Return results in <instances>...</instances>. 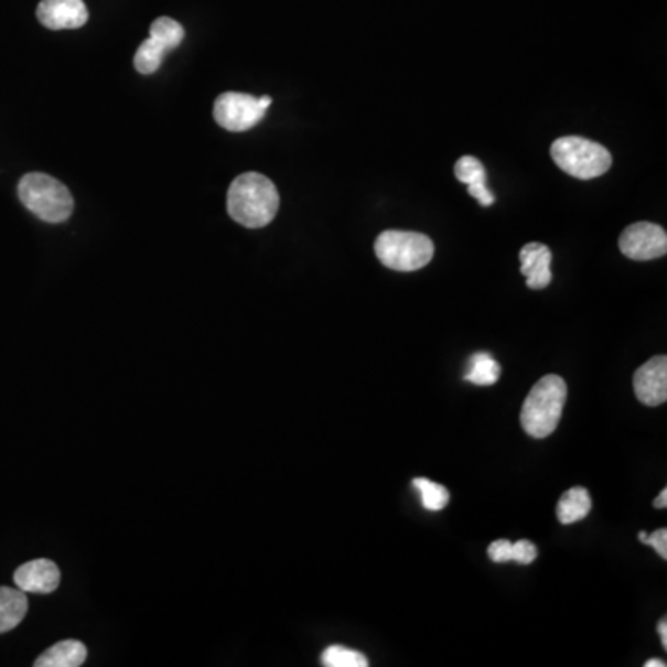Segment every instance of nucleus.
<instances>
[{
  "label": "nucleus",
  "mask_w": 667,
  "mask_h": 667,
  "mask_svg": "<svg viewBox=\"0 0 667 667\" xmlns=\"http://www.w3.org/2000/svg\"><path fill=\"white\" fill-rule=\"evenodd\" d=\"M60 569L53 560H32L15 571L13 582L24 593H53L60 587Z\"/></svg>",
  "instance_id": "nucleus-10"
},
{
  "label": "nucleus",
  "mask_w": 667,
  "mask_h": 667,
  "mask_svg": "<svg viewBox=\"0 0 667 667\" xmlns=\"http://www.w3.org/2000/svg\"><path fill=\"white\" fill-rule=\"evenodd\" d=\"M37 19L45 29L71 30L84 26L89 13L84 0H41Z\"/></svg>",
  "instance_id": "nucleus-9"
},
{
  "label": "nucleus",
  "mask_w": 667,
  "mask_h": 667,
  "mask_svg": "<svg viewBox=\"0 0 667 667\" xmlns=\"http://www.w3.org/2000/svg\"><path fill=\"white\" fill-rule=\"evenodd\" d=\"M413 487L421 495V503L427 510L440 512L449 505L451 495H449L448 487L435 484L429 478H413Z\"/></svg>",
  "instance_id": "nucleus-18"
},
{
  "label": "nucleus",
  "mask_w": 667,
  "mask_h": 667,
  "mask_svg": "<svg viewBox=\"0 0 667 667\" xmlns=\"http://www.w3.org/2000/svg\"><path fill=\"white\" fill-rule=\"evenodd\" d=\"M19 198L26 208L45 223H64L75 208L69 190L53 176L43 173L24 174L18 187Z\"/></svg>",
  "instance_id": "nucleus-3"
},
{
  "label": "nucleus",
  "mask_w": 667,
  "mask_h": 667,
  "mask_svg": "<svg viewBox=\"0 0 667 667\" xmlns=\"http://www.w3.org/2000/svg\"><path fill=\"white\" fill-rule=\"evenodd\" d=\"M86 645L76 639H65L53 645L35 660V667H78L86 661Z\"/></svg>",
  "instance_id": "nucleus-14"
},
{
  "label": "nucleus",
  "mask_w": 667,
  "mask_h": 667,
  "mask_svg": "<svg viewBox=\"0 0 667 667\" xmlns=\"http://www.w3.org/2000/svg\"><path fill=\"white\" fill-rule=\"evenodd\" d=\"M454 174L462 184L470 190L471 197H475L482 206H492L495 203L494 193L486 187V169L475 157H462L454 165Z\"/></svg>",
  "instance_id": "nucleus-12"
},
{
  "label": "nucleus",
  "mask_w": 667,
  "mask_h": 667,
  "mask_svg": "<svg viewBox=\"0 0 667 667\" xmlns=\"http://www.w3.org/2000/svg\"><path fill=\"white\" fill-rule=\"evenodd\" d=\"M26 612H29V599L23 590L0 587V634L18 627Z\"/></svg>",
  "instance_id": "nucleus-13"
},
{
  "label": "nucleus",
  "mask_w": 667,
  "mask_h": 667,
  "mask_svg": "<svg viewBox=\"0 0 667 667\" xmlns=\"http://www.w3.org/2000/svg\"><path fill=\"white\" fill-rule=\"evenodd\" d=\"M271 105L273 99L269 95L252 97L238 92H227L215 100V121L228 132H245L263 119Z\"/></svg>",
  "instance_id": "nucleus-6"
},
{
  "label": "nucleus",
  "mask_w": 667,
  "mask_h": 667,
  "mask_svg": "<svg viewBox=\"0 0 667 667\" xmlns=\"http://www.w3.org/2000/svg\"><path fill=\"white\" fill-rule=\"evenodd\" d=\"M644 546H650L658 552V557L661 560H667V530L666 528H658L653 534H647Z\"/></svg>",
  "instance_id": "nucleus-22"
},
{
  "label": "nucleus",
  "mask_w": 667,
  "mask_h": 667,
  "mask_svg": "<svg viewBox=\"0 0 667 667\" xmlns=\"http://www.w3.org/2000/svg\"><path fill=\"white\" fill-rule=\"evenodd\" d=\"M501 377V367L492 358V354L476 353L470 358V372L465 373V380L476 386H492Z\"/></svg>",
  "instance_id": "nucleus-17"
},
{
  "label": "nucleus",
  "mask_w": 667,
  "mask_h": 667,
  "mask_svg": "<svg viewBox=\"0 0 667 667\" xmlns=\"http://www.w3.org/2000/svg\"><path fill=\"white\" fill-rule=\"evenodd\" d=\"M321 664L325 667H367L366 656L358 650L348 649L343 645H331L323 650L321 655Z\"/></svg>",
  "instance_id": "nucleus-19"
},
{
  "label": "nucleus",
  "mask_w": 667,
  "mask_h": 667,
  "mask_svg": "<svg viewBox=\"0 0 667 667\" xmlns=\"http://www.w3.org/2000/svg\"><path fill=\"white\" fill-rule=\"evenodd\" d=\"M653 505H655V508H666L667 490H661L660 495H658V497H656L655 503H653Z\"/></svg>",
  "instance_id": "nucleus-24"
},
{
  "label": "nucleus",
  "mask_w": 667,
  "mask_h": 667,
  "mask_svg": "<svg viewBox=\"0 0 667 667\" xmlns=\"http://www.w3.org/2000/svg\"><path fill=\"white\" fill-rule=\"evenodd\" d=\"M634 391L645 407H660L667 400V358L655 356L634 373Z\"/></svg>",
  "instance_id": "nucleus-8"
},
{
  "label": "nucleus",
  "mask_w": 667,
  "mask_h": 667,
  "mask_svg": "<svg viewBox=\"0 0 667 667\" xmlns=\"http://www.w3.org/2000/svg\"><path fill=\"white\" fill-rule=\"evenodd\" d=\"M521 260V273L527 279V286L530 290H544L551 284L552 252L547 245L527 244L519 252Z\"/></svg>",
  "instance_id": "nucleus-11"
},
{
  "label": "nucleus",
  "mask_w": 667,
  "mask_h": 667,
  "mask_svg": "<svg viewBox=\"0 0 667 667\" xmlns=\"http://www.w3.org/2000/svg\"><path fill=\"white\" fill-rule=\"evenodd\" d=\"M592 510V499L584 487H571L560 497L557 506L558 521L573 525L584 519Z\"/></svg>",
  "instance_id": "nucleus-15"
},
{
  "label": "nucleus",
  "mask_w": 667,
  "mask_h": 667,
  "mask_svg": "<svg viewBox=\"0 0 667 667\" xmlns=\"http://www.w3.org/2000/svg\"><path fill=\"white\" fill-rule=\"evenodd\" d=\"M568 399V386L562 377L547 375L530 389L521 408V427L530 438L541 440L557 430Z\"/></svg>",
  "instance_id": "nucleus-2"
},
{
  "label": "nucleus",
  "mask_w": 667,
  "mask_h": 667,
  "mask_svg": "<svg viewBox=\"0 0 667 667\" xmlns=\"http://www.w3.org/2000/svg\"><path fill=\"white\" fill-rule=\"evenodd\" d=\"M638 538H639V541H642V544H644L645 538H647V532H639Z\"/></svg>",
  "instance_id": "nucleus-26"
},
{
  "label": "nucleus",
  "mask_w": 667,
  "mask_h": 667,
  "mask_svg": "<svg viewBox=\"0 0 667 667\" xmlns=\"http://www.w3.org/2000/svg\"><path fill=\"white\" fill-rule=\"evenodd\" d=\"M645 667H666V661L653 658V660L645 661Z\"/></svg>",
  "instance_id": "nucleus-25"
},
{
  "label": "nucleus",
  "mask_w": 667,
  "mask_h": 667,
  "mask_svg": "<svg viewBox=\"0 0 667 667\" xmlns=\"http://www.w3.org/2000/svg\"><path fill=\"white\" fill-rule=\"evenodd\" d=\"M487 555L497 563L512 562V541L495 540L487 547Z\"/></svg>",
  "instance_id": "nucleus-21"
},
{
  "label": "nucleus",
  "mask_w": 667,
  "mask_h": 667,
  "mask_svg": "<svg viewBox=\"0 0 667 667\" xmlns=\"http://www.w3.org/2000/svg\"><path fill=\"white\" fill-rule=\"evenodd\" d=\"M536 557H538V549L530 541L519 540L512 544V560L514 562L527 566V563H532Z\"/></svg>",
  "instance_id": "nucleus-20"
},
{
  "label": "nucleus",
  "mask_w": 667,
  "mask_h": 667,
  "mask_svg": "<svg viewBox=\"0 0 667 667\" xmlns=\"http://www.w3.org/2000/svg\"><path fill=\"white\" fill-rule=\"evenodd\" d=\"M375 255L389 269L412 273L429 266L434 256V244L424 234L386 230L375 241Z\"/></svg>",
  "instance_id": "nucleus-5"
},
{
  "label": "nucleus",
  "mask_w": 667,
  "mask_h": 667,
  "mask_svg": "<svg viewBox=\"0 0 667 667\" xmlns=\"http://www.w3.org/2000/svg\"><path fill=\"white\" fill-rule=\"evenodd\" d=\"M184 29L181 23H176L171 18H158L154 23L151 24V41L152 45L160 51V53L168 54L174 49L181 45L184 41Z\"/></svg>",
  "instance_id": "nucleus-16"
},
{
  "label": "nucleus",
  "mask_w": 667,
  "mask_h": 667,
  "mask_svg": "<svg viewBox=\"0 0 667 667\" xmlns=\"http://www.w3.org/2000/svg\"><path fill=\"white\" fill-rule=\"evenodd\" d=\"M557 168L579 181H592L612 168V154L606 147L581 136L558 138L551 146Z\"/></svg>",
  "instance_id": "nucleus-4"
},
{
  "label": "nucleus",
  "mask_w": 667,
  "mask_h": 667,
  "mask_svg": "<svg viewBox=\"0 0 667 667\" xmlns=\"http://www.w3.org/2000/svg\"><path fill=\"white\" fill-rule=\"evenodd\" d=\"M277 186L260 173H245L228 187V215L245 228H263L279 212Z\"/></svg>",
  "instance_id": "nucleus-1"
},
{
  "label": "nucleus",
  "mask_w": 667,
  "mask_h": 667,
  "mask_svg": "<svg viewBox=\"0 0 667 667\" xmlns=\"http://www.w3.org/2000/svg\"><path fill=\"white\" fill-rule=\"evenodd\" d=\"M620 249L631 260H656L667 252L666 230L655 223H634L621 234Z\"/></svg>",
  "instance_id": "nucleus-7"
},
{
  "label": "nucleus",
  "mask_w": 667,
  "mask_h": 667,
  "mask_svg": "<svg viewBox=\"0 0 667 667\" xmlns=\"http://www.w3.org/2000/svg\"><path fill=\"white\" fill-rule=\"evenodd\" d=\"M658 634H660L661 645H664V649H667V620H660L658 623Z\"/></svg>",
  "instance_id": "nucleus-23"
}]
</instances>
